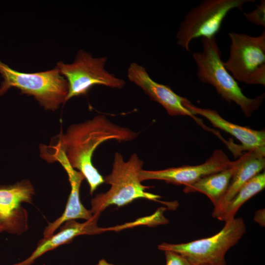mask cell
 Here are the masks:
<instances>
[{"label":"cell","instance_id":"13","mask_svg":"<svg viewBox=\"0 0 265 265\" xmlns=\"http://www.w3.org/2000/svg\"><path fill=\"white\" fill-rule=\"evenodd\" d=\"M93 215L92 219L83 223L78 222L75 220L66 221L56 234L40 240L35 249L28 257L13 265H31L44 253L60 245L69 243L78 236L94 235L104 232V229L97 225L100 214Z\"/></svg>","mask_w":265,"mask_h":265},{"label":"cell","instance_id":"11","mask_svg":"<svg viewBox=\"0 0 265 265\" xmlns=\"http://www.w3.org/2000/svg\"><path fill=\"white\" fill-rule=\"evenodd\" d=\"M233 163L221 150H215L202 164L183 165L159 170L142 169L139 174L141 182L157 180L176 185H190L208 175L216 173L231 166Z\"/></svg>","mask_w":265,"mask_h":265},{"label":"cell","instance_id":"5","mask_svg":"<svg viewBox=\"0 0 265 265\" xmlns=\"http://www.w3.org/2000/svg\"><path fill=\"white\" fill-rule=\"evenodd\" d=\"M245 232L243 219L235 217L225 221L222 229L210 237L180 244L163 242L158 247L163 251L179 254L193 265H226V252L238 242Z\"/></svg>","mask_w":265,"mask_h":265},{"label":"cell","instance_id":"12","mask_svg":"<svg viewBox=\"0 0 265 265\" xmlns=\"http://www.w3.org/2000/svg\"><path fill=\"white\" fill-rule=\"evenodd\" d=\"M184 106L193 115H199L208 119L212 125L234 136L241 143L240 151H265V132L257 131L231 123L223 118L215 110L199 107L187 99Z\"/></svg>","mask_w":265,"mask_h":265},{"label":"cell","instance_id":"1","mask_svg":"<svg viewBox=\"0 0 265 265\" xmlns=\"http://www.w3.org/2000/svg\"><path fill=\"white\" fill-rule=\"evenodd\" d=\"M137 136L138 133L130 129L116 125L100 115L71 125L65 133L61 132L50 144L60 150L70 165L82 174L92 194L104 183V177L92 161L96 148L108 140L129 141Z\"/></svg>","mask_w":265,"mask_h":265},{"label":"cell","instance_id":"17","mask_svg":"<svg viewBox=\"0 0 265 265\" xmlns=\"http://www.w3.org/2000/svg\"><path fill=\"white\" fill-rule=\"evenodd\" d=\"M265 187V173L256 175L245 183L235 196L226 204L217 219L227 221L235 218L241 206Z\"/></svg>","mask_w":265,"mask_h":265},{"label":"cell","instance_id":"15","mask_svg":"<svg viewBox=\"0 0 265 265\" xmlns=\"http://www.w3.org/2000/svg\"><path fill=\"white\" fill-rule=\"evenodd\" d=\"M265 151L251 150L240 156V162L234 173L228 189L219 204L214 207L212 216L217 218L226 204L248 181L260 173L265 167Z\"/></svg>","mask_w":265,"mask_h":265},{"label":"cell","instance_id":"2","mask_svg":"<svg viewBox=\"0 0 265 265\" xmlns=\"http://www.w3.org/2000/svg\"><path fill=\"white\" fill-rule=\"evenodd\" d=\"M202 51L192 54L199 80L212 85L225 101L235 103L246 117H251L263 103L265 93L254 98L244 95L238 82L224 66L215 37L202 38Z\"/></svg>","mask_w":265,"mask_h":265},{"label":"cell","instance_id":"22","mask_svg":"<svg viewBox=\"0 0 265 265\" xmlns=\"http://www.w3.org/2000/svg\"></svg>","mask_w":265,"mask_h":265},{"label":"cell","instance_id":"20","mask_svg":"<svg viewBox=\"0 0 265 265\" xmlns=\"http://www.w3.org/2000/svg\"><path fill=\"white\" fill-rule=\"evenodd\" d=\"M254 219L261 226L264 227L265 224V209H262L256 212Z\"/></svg>","mask_w":265,"mask_h":265},{"label":"cell","instance_id":"10","mask_svg":"<svg viewBox=\"0 0 265 265\" xmlns=\"http://www.w3.org/2000/svg\"><path fill=\"white\" fill-rule=\"evenodd\" d=\"M128 77L131 81L140 87L152 100L162 106L170 116H189L204 129L212 132V129L206 126L200 119L184 106V102L187 98L178 95L168 85L154 81L142 66L134 62L131 63L128 70Z\"/></svg>","mask_w":265,"mask_h":265},{"label":"cell","instance_id":"18","mask_svg":"<svg viewBox=\"0 0 265 265\" xmlns=\"http://www.w3.org/2000/svg\"><path fill=\"white\" fill-rule=\"evenodd\" d=\"M244 17L250 23L258 26L265 27V0H261L260 3L252 11L243 13Z\"/></svg>","mask_w":265,"mask_h":265},{"label":"cell","instance_id":"4","mask_svg":"<svg viewBox=\"0 0 265 265\" xmlns=\"http://www.w3.org/2000/svg\"><path fill=\"white\" fill-rule=\"evenodd\" d=\"M0 74L3 80L0 86V96L12 87L22 94L33 96L46 110L57 109L66 102L68 82L58 68L36 73L16 71L0 60Z\"/></svg>","mask_w":265,"mask_h":265},{"label":"cell","instance_id":"3","mask_svg":"<svg viewBox=\"0 0 265 265\" xmlns=\"http://www.w3.org/2000/svg\"><path fill=\"white\" fill-rule=\"evenodd\" d=\"M143 163L136 153L127 161L120 153H115L111 172L104 178V183L110 185V188L92 199L90 210L93 215L100 214L110 205L121 207L139 198L159 201V195L147 192L150 187L141 184L139 174Z\"/></svg>","mask_w":265,"mask_h":265},{"label":"cell","instance_id":"16","mask_svg":"<svg viewBox=\"0 0 265 265\" xmlns=\"http://www.w3.org/2000/svg\"><path fill=\"white\" fill-rule=\"evenodd\" d=\"M240 159L233 161L228 168L205 176L195 182L185 186V193L200 192L206 195L216 206L222 199L228 189L231 178L236 171Z\"/></svg>","mask_w":265,"mask_h":265},{"label":"cell","instance_id":"21","mask_svg":"<svg viewBox=\"0 0 265 265\" xmlns=\"http://www.w3.org/2000/svg\"><path fill=\"white\" fill-rule=\"evenodd\" d=\"M97 265H115L108 263L105 259H101L99 261Z\"/></svg>","mask_w":265,"mask_h":265},{"label":"cell","instance_id":"8","mask_svg":"<svg viewBox=\"0 0 265 265\" xmlns=\"http://www.w3.org/2000/svg\"><path fill=\"white\" fill-rule=\"evenodd\" d=\"M106 57L94 58L81 50L78 52L73 63L58 62L56 67L68 85L66 102L73 97L85 95L95 85L122 88L125 82L106 70Z\"/></svg>","mask_w":265,"mask_h":265},{"label":"cell","instance_id":"9","mask_svg":"<svg viewBox=\"0 0 265 265\" xmlns=\"http://www.w3.org/2000/svg\"><path fill=\"white\" fill-rule=\"evenodd\" d=\"M35 194L29 181L0 185V233L20 235L28 229V212L22 205L31 204Z\"/></svg>","mask_w":265,"mask_h":265},{"label":"cell","instance_id":"14","mask_svg":"<svg viewBox=\"0 0 265 265\" xmlns=\"http://www.w3.org/2000/svg\"><path fill=\"white\" fill-rule=\"evenodd\" d=\"M57 161L68 175L71 192L64 212L53 222L49 223L44 230V238H48L54 234L55 230L64 222L77 219H83L87 221L92 219L94 216L91 210L86 209L80 201V189L82 182L85 179L83 175L73 168L64 157H60Z\"/></svg>","mask_w":265,"mask_h":265},{"label":"cell","instance_id":"7","mask_svg":"<svg viewBox=\"0 0 265 265\" xmlns=\"http://www.w3.org/2000/svg\"><path fill=\"white\" fill-rule=\"evenodd\" d=\"M254 0H204L191 8L181 23L176 38L177 44L190 52L194 39L215 37L229 12L234 9L242 11L243 5Z\"/></svg>","mask_w":265,"mask_h":265},{"label":"cell","instance_id":"19","mask_svg":"<svg viewBox=\"0 0 265 265\" xmlns=\"http://www.w3.org/2000/svg\"><path fill=\"white\" fill-rule=\"evenodd\" d=\"M164 252L166 257V265H193L179 254L170 251Z\"/></svg>","mask_w":265,"mask_h":265},{"label":"cell","instance_id":"6","mask_svg":"<svg viewBox=\"0 0 265 265\" xmlns=\"http://www.w3.org/2000/svg\"><path fill=\"white\" fill-rule=\"evenodd\" d=\"M229 56L223 62L237 81L265 85V31L256 36L230 32Z\"/></svg>","mask_w":265,"mask_h":265}]
</instances>
